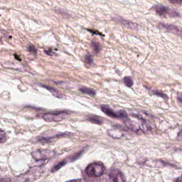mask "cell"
Returning <instances> with one entry per match:
<instances>
[{
    "label": "cell",
    "instance_id": "cell-20",
    "mask_svg": "<svg viewBox=\"0 0 182 182\" xmlns=\"http://www.w3.org/2000/svg\"><path fill=\"white\" fill-rule=\"evenodd\" d=\"M169 1L174 5H182V0H169Z\"/></svg>",
    "mask_w": 182,
    "mask_h": 182
},
{
    "label": "cell",
    "instance_id": "cell-15",
    "mask_svg": "<svg viewBox=\"0 0 182 182\" xmlns=\"http://www.w3.org/2000/svg\"><path fill=\"white\" fill-rule=\"evenodd\" d=\"M92 47L93 48V49L94 50L95 52L98 53L100 51V47L99 44L96 42H92Z\"/></svg>",
    "mask_w": 182,
    "mask_h": 182
},
{
    "label": "cell",
    "instance_id": "cell-8",
    "mask_svg": "<svg viewBox=\"0 0 182 182\" xmlns=\"http://www.w3.org/2000/svg\"><path fill=\"white\" fill-rule=\"evenodd\" d=\"M116 21L119 22L121 24H122L124 26H126V27H128L129 28H130L131 29H137V25L134 23H133L130 21H126V20H124L123 19H121V18H116Z\"/></svg>",
    "mask_w": 182,
    "mask_h": 182
},
{
    "label": "cell",
    "instance_id": "cell-17",
    "mask_svg": "<svg viewBox=\"0 0 182 182\" xmlns=\"http://www.w3.org/2000/svg\"><path fill=\"white\" fill-rule=\"evenodd\" d=\"M154 93L155 95H157L158 96L160 97H163V98H167V95H165V94H163V92H159L158 91H154Z\"/></svg>",
    "mask_w": 182,
    "mask_h": 182
},
{
    "label": "cell",
    "instance_id": "cell-9",
    "mask_svg": "<svg viewBox=\"0 0 182 182\" xmlns=\"http://www.w3.org/2000/svg\"><path fill=\"white\" fill-rule=\"evenodd\" d=\"M43 87L46 88L47 90H49L55 97L59 98H62L63 95L61 94L58 90L55 89V88L50 87L49 86H46V85H43Z\"/></svg>",
    "mask_w": 182,
    "mask_h": 182
},
{
    "label": "cell",
    "instance_id": "cell-24",
    "mask_svg": "<svg viewBox=\"0 0 182 182\" xmlns=\"http://www.w3.org/2000/svg\"><path fill=\"white\" fill-rule=\"evenodd\" d=\"M178 100L180 102L182 103V97H178Z\"/></svg>",
    "mask_w": 182,
    "mask_h": 182
},
{
    "label": "cell",
    "instance_id": "cell-7",
    "mask_svg": "<svg viewBox=\"0 0 182 182\" xmlns=\"http://www.w3.org/2000/svg\"><path fill=\"white\" fill-rule=\"evenodd\" d=\"M101 110L103 112H104L107 116H109L111 118H118V116L117 114L114 112L111 109H110L108 107L105 106H101Z\"/></svg>",
    "mask_w": 182,
    "mask_h": 182
},
{
    "label": "cell",
    "instance_id": "cell-6",
    "mask_svg": "<svg viewBox=\"0 0 182 182\" xmlns=\"http://www.w3.org/2000/svg\"><path fill=\"white\" fill-rule=\"evenodd\" d=\"M109 177L113 182H124L125 180L123 174L118 169H112L109 172Z\"/></svg>",
    "mask_w": 182,
    "mask_h": 182
},
{
    "label": "cell",
    "instance_id": "cell-11",
    "mask_svg": "<svg viewBox=\"0 0 182 182\" xmlns=\"http://www.w3.org/2000/svg\"><path fill=\"white\" fill-rule=\"evenodd\" d=\"M68 162L66 160H64L63 161L60 162V163H58V165L55 166L53 168H52V170H51V172L52 173H55V171H57L58 170H59L60 168L62 167L63 166L65 165Z\"/></svg>",
    "mask_w": 182,
    "mask_h": 182
},
{
    "label": "cell",
    "instance_id": "cell-3",
    "mask_svg": "<svg viewBox=\"0 0 182 182\" xmlns=\"http://www.w3.org/2000/svg\"><path fill=\"white\" fill-rule=\"evenodd\" d=\"M68 113L66 112H59L57 113L44 114L43 118L47 122H59L66 118Z\"/></svg>",
    "mask_w": 182,
    "mask_h": 182
},
{
    "label": "cell",
    "instance_id": "cell-18",
    "mask_svg": "<svg viewBox=\"0 0 182 182\" xmlns=\"http://www.w3.org/2000/svg\"><path fill=\"white\" fill-rule=\"evenodd\" d=\"M85 61L88 64H91L93 62L92 57L90 55H86L85 57Z\"/></svg>",
    "mask_w": 182,
    "mask_h": 182
},
{
    "label": "cell",
    "instance_id": "cell-14",
    "mask_svg": "<svg viewBox=\"0 0 182 182\" xmlns=\"http://www.w3.org/2000/svg\"><path fill=\"white\" fill-rule=\"evenodd\" d=\"M88 120L90 121V122L92 123L97 124V125H101L103 123V121L100 119H98L97 118H89L88 119Z\"/></svg>",
    "mask_w": 182,
    "mask_h": 182
},
{
    "label": "cell",
    "instance_id": "cell-4",
    "mask_svg": "<svg viewBox=\"0 0 182 182\" xmlns=\"http://www.w3.org/2000/svg\"><path fill=\"white\" fill-rule=\"evenodd\" d=\"M55 155L53 152L47 150H38L33 152L31 153V156L36 160H45Z\"/></svg>",
    "mask_w": 182,
    "mask_h": 182
},
{
    "label": "cell",
    "instance_id": "cell-1",
    "mask_svg": "<svg viewBox=\"0 0 182 182\" xmlns=\"http://www.w3.org/2000/svg\"><path fill=\"white\" fill-rule=\"evenodd\" d=\"M104 172V166L99 163L90 164L85 169V174L90 177H99L103 175Z\"/></svg>",
    "mask_w": 182,
    "mask_h": 182
},
{
    "label": "cell",
    "instance_id": "cell-16",
    "mask_svg": "<svg viewBox=\"0 0 182 182\" xmlns=\"http://www.w3.org/2000/svg\"><path fill=\"white\" fill-rule=\"evenodd\" d=\"M118 117L120 118H127V112L123 110H121L119 111L118 112V113L117 114Z\"/></svg>",
    "mask_w": 182,
    "mask_h": 182
},
{
    "label": "cell",
    "instance_id": "cell-19",
    "mask_svg": "<svg viewBox=\"0 0 182 182\" xmlns=\"http://www.w3.org/2000/svg\"><path fill=\"white\" fill-rule=\"evenodd\" d=\"M28 50L29 52H32L34 54H36L37 52V50L36 49L34 46L32 45H30L28 47Z\"/></svg>",
    "mask_w": 182,
    "mask_h": 182
},
{
    "label": "cell",
    "instance_id": "cell-10",
    "mask_svg": "<svg viewBox=\"0 0 182 182\" xmlns=\"http://www.w3.org/2000/svg\"><path fill=\"white\" fill-rule=\"evenodd\" d=\"M79 90L84 94L91 95V96H94L95 95V91L94 90L92 89L88 88L82 87L79 89Z\"/></svg>",
    "mask_w": 182,
    "mask_h": 182
},
{
    "label": "cell",
    "instance_id": "cell-21",
    "mask_svg": "<svg viewBox=\"0 0 182 182\" xmlns=\"http://www.w3.org/2000/svg\"><path fill=\"white\" fill-rule=\"evenodd\" d=\"M45 52L46 54H49V55H50V56H53V54L56 55V54L53 53V52H50V51H46V50H45Z\"/></svg>",
    "mask_w": 182,
    "mask_h": 182
},
{
    "label": "cell",
    "instance_id": "cell-12",
    "mask_svg": "<svg viewBox=\"0 0 182 182\" xmlns=\"http://www.w3.org/2000/svg\"><path fill=\"white\" fill-rule=\"evenodd\" d=\"M7 137L4 130L0 128V144H2L7 140Z\"/></svg>",
    "mask_w": 182,
    "mask_h": 182
},
{
    "label": "cell",
    "instance_id": "cell-13",
    "mask_svg": "<svg viewBox=\"0 0 182 182\" xmlns=\"http://www.w3.org/2000/svg\"><path fill=\"white\" fill-rule=\"evenodd\" d=\"M124 82L128 87H132L134 84L132 79L130 76H125L124 78Z\"/></svg>",
    "mask_w": 182,
    "mask_h": 182
},
{
    "label": "cell",
    "instance_id": "cell-25",
    "mask_svg": "<svg viewBox=\"0 0 182 182\" xmlns=\"http://www.w3.org/2000/svg\"></svg>",
    "mask_w": 182,
    "mask_h": 182
},
{
    "label": "cell",
    "instance_id": "cell-2",
    "mask_svg": "<svg viewBox=\"0 0 182 182\" xmlns=\"http://www.w3.org/2000/svg\"><path fill=\"white\" fill-rule=\"evenodd\" d=\"M154 10L157 14L162 17H171L175 18L180 17V14L175 10L170 9L169 8L165 7L162 5H157L154 7Z\"/></svg>",
    "mask_w": 182,
    "mask_h": 182
},
{
    "label": "cell",
    "instance_id": "cell-23",
    "mask_svg": "<svg viewBox=\"0 0 182 182\" xmlns=\"http://www.w3.org/2000/svg\"><path fill=\"white\" fill-rule=\"evenodd\" d=\"M17 56H18L17 55L16 56V54H14V57H15V58H16V59H17V60H18L19 61H21V59H20V58H19V57H17Z\"/></svg>",
    "mask_w": 182,
    "mask_h": 182
},
{
    "label": "cell",
    "instance_id": "cell-22",
    "mask_svg": "<svg viewBox=\"0 0 182 182\" xmlns=\"http://www.w3.org/2000/svg\"><path fill=\"white\" fill-rule=\"evenodd\" d=\"M178 140H180L181 141H182V131L180 132L178 134Z\"/></svg>",
    "mask_w": 182,
    "mask_h": 182
},
{
    "label": "cell",
    "instance_id": "cell-5",
    "mask_svg": "<svg viewBox=\"0 0 182 182\" xmlns=\"http://www.w3.org/2000/svg\"><path fill=\"white\" fill-rule=\"evenodd\" d=\"M159 26L169 33H172L174 35L182 38V29L178 26L163 23H160L159 24Z\"/></svg>",
    "mask_w": 182,
    "mask_h": 182
}]
</instances>
